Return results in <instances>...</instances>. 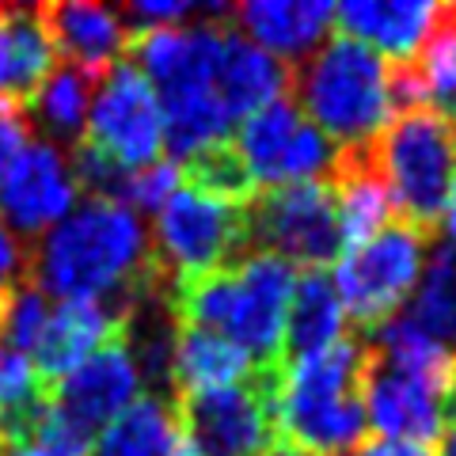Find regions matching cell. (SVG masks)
Listing matches in <instances>:
<instances>
[{
  "label": "cell",
  "instance_id": "obj_1",
  "mask_svg": "<svg viewBox=\"0 0 456 456\" xmlns=\"http://www.w3.org/2000/svg\"><path fill=\"white\" fill-rule=\"evenodd\" d=\"M27 281L46 301H88L118 312H130L141 293L160 285L141 213L99 198H84L38 244H31Z\"/></svg>",
  "mask_w": 456,
  "mask_h": 456
},
{
  "label": "cell",
  "instance_id": "obj_2",
  "mask_svg": "<svg viewBox=\"0 0 456 456\" xmlns=\"http://www.w3.org/2000/svg\"><path fill=\"white\" fill-rule=\"evenodd\" d=\"M293 281V263L251 251L232 266L175 281L167 289V308L179 327H198L236 342L255 365H285L281 338Z\"/></svg>",
  "mask_w": 456,
  "mask_h": 456
},
{
  "label": "cell",
  "instance_id": "obj_3",
  "mask_svg": "<svg viewBox=\"0 0 456 456\" xmlns=\"http://www.w3.org/2000/svg\"><path fill=\"white\" fill-rule=\"evenodd\" d=\"M285 456H354L369 441L365 342L342 335L312 358L289 362L274 399Z\"/></svg>",
  "mask_w": 456,
  "mask_h": 456
},
{
  "label": "cell",
  "instance_id": "obj_4",
  "mask_svg": "<svg viewBox=\"0 0 456 456\" xmlns=\"http://www.w3.org/2000/svg\"><path fill=\"white\" fill-rule=\"evenodd\" d=\"M293 107L338 149L369 145L392 118L388 61L346 35H327L305 61L289 65Z\"/></svg>",
  "mask_w": 456,
  "mask_h": 456
},
{
  "label": "cell",
  "instance_id": "obj_5",
  "mask_svg": "<svg viewBox=\"0 0 456 456\" xmlns=\"http://www.w3.org/2000/svg\"><path fill=\"white\" fill-rule=\"evenodd\" d=\"M369 145L392 198V217L411 232L434 240L456 175V122L441 118L430 107L392 114Z\"/></svg>",
  "mask_w": 456,
  "mask_h": 456
},
{
  "label": "cell",
  "instance_id": "obj_6",
  "mask_svg": "<svg viewBox=\"0 0 456 456\" xmlns=\"http://www.w3.org/2000/svg\"><path fill=\"white\" fill-rule=\"evenodd\" d=\"M152 270L164 293L183 278L232 266L248 255V209L224 206L183 187L156 209L152 224Z\"/></svg>",
  "mask_w": 456,
  "mask_h": 456
},
{
  "label": "cell",
  "instance_id": "obj_7",
  "mask_svg": "<svg viewBox=\"0 0 456 456\" xmlns=\"http://www.w3.org/2000/svg\"><path fill=\"white\" fill-rule=\"evenodd\" d=\"M281 373L285 365H255L244 384L171 399L194 456H274V399Z\"/></svg>",
  "mask_w": 456,
  "mask_h": 456
},
{
  "label": "cell",
  "instance_id": "obj_8",
  "mask_svg": "<svg viewBox=\"0 0 456 456\" xmlns=\"http://www.w3.org/2000/svg\"><path fill=\"white\" fill-rule=\"evenodd\" d=\"M251 251L278 255L305 270H323L342 259V228L331 183L312 179L255 194L248 206V255Z\"/></svg>",
  "mask_w": 456,
  "mask_h": 456
},
{
  "label": "cell",
  "instance_id": "obj_9",
  "mask_svg": "<svg viewBox=\"0 0 456 456\" xmlns=\"http://www.w3.org/2000/svg\"><path fill=\"white\" fill-rule=\"evenodd\" d=\"M426 244H434V240L392 221L373 240H365L362 248H350L338 259L331 281L338 289L342 312L354 323V335H369L399 312L407 293L419 285Z\"/></svg>",
  "mask_w": 456,
  "mask_h": 456
},
{
  "label": "cell",
  "instance_id": "obj_10",
  "mask_svg": "<svg viewBox=\"0 0 456 456\" xmlns=\"http://www.w3.org/2000/svg\"><path fill=\"white\" fill-rule=\"evenodd\" d=\"M236 152L248 164L251 179L259 191L270 187H289V183H312V179H331L338 145H331L301 110L293 107L289 95L266 103L244 118L236 134Z\"/></svg>",
  "mask_w": 456,
  "mask_h": 456
},
{
  "label": "cell",
  "instance_id": "obj_11",
  "mask_svg": "<svg viewBox=\"0 0 456 456\" xmlns=\"http://www.w3.org/2000/svg\"><path fill=\"white\" fill-rule=\"evenodd\" d=\"M84 141L126 171H141L160 160V103H156L152 84L130 61H118L95 84L88 122H84Z\"/></svg>",
  "mask_w": 456,
  "mask_h": 456
},
{
  "label": "cell",
  "instance_id": "obj_12",
  "mask_svg": "<svg viewBox=\"0 0 456 456\" xmlns=\"http://www.w3.org/2000/svg\"><path fill=\"white\" fill-rule=\"evenodd\" d=\"M73 202L77 183L69 171V156L31 137L0 179V221L12 228L20 244L31 248L57 221L69 217Z\"/></svg>",
  "mask_w": 456,
  "mask_h": 456
},
{
  "label": "cell",
  "instance_id": "obj_13",
  "mask_svg": "<svg viewBox=\"0 0 456 456\" xmlns=\"http://www.w3.org/2000/svg\"><path fill=\"white\" fill-rule=\"evenodd\" d=\"M137 392H141L137 365L118 331L61 384H53V415L80 437L99 441V434L134 403Z\"/></svg>",
  "mask_w": 456,
  "mask_h": 456
},
{
  "label": "cell",
  "instance_id": "obj_14",
  "mask_svg": "<svg viewBox=\"0 0 456 456\" xmlns=\"http://www.w3.org/2000/svg\"><path fill=\"white\" fill-rule=\"evenodd\" d=\"M365 419L377 441H407L430 449L441 441V388L403 373L365 346Z\"/></svg>",
  "mask_w": 456,
  "mask_h": 456
},
{
  "label": "cell",
  "instance_id": "obj_15",
  "mask_svg": "<svg viewBox=\"0 0 456 456\" xmlns=\"http://www.w3.org/2000/svg\"><path fill=\"white\" fill-rule=\"evenodd\" d=\"M42 27L53 46V57H61L69 69L103 80L130 42V27L118 16V8L95 4V0H53L38 4Z\"/></svg>",
  "mask_w": 456,
  "mask_h": 456
},
{
  "label": "cell",
  "instance_id": "obj_16",
  "mask_svg": "<svg viewBox=\"0 0 456 456\" xmlns=\"http://www.w3.org/2000/svg\"><path fill=\"white\" fill-rule=\"evenodd\" d=\"M122 323H126V312L107 308V305H88V301L57 305L50 312L46 327H42L35 350L27 354V362H31L38 380L46 388H53L73 369L88 362L99 346H107L122 331Z\"/></svg>",
  "mask_w": 456,
  "mask_h": 456
},
{
  "label": "cell",
  "instance_id": "obj_17",
  "mask_svg": "<svg viewBox=\"0 0 456 456\" xmlns=\"http://www.w3.org/2000/svg\"><path fill=\"white\" fill-rule=\"evenodd\" d=\"M209 92L221 103L228 126H232L240 118H251L255 110H263L266 103H274V99L289 92V61L259 50L255 42H248L224 23Z\"/></svg>",
  "mask_w": 456,
  "mask_h": 456
},
{
  "label": "cell",
  "instance_id": "obj_18",
  "mask_svg": "<svg viewBox=\"0 0 456 456\" xmlns=\"http://www.w3.org/2000/svg\"><path fill=\"white\" fill-rule=\"evenodd\" d=\"M437 20V4L426 0H346L335 4V27L362 46L377 50L384 61H411L430 27Z\"/></svg>",
  "mask_w": 456,
  "mask_h": 456
},
{
  "label": "cell",
  "instance_id": "obj_19",
  "mask_svg": "<svg viewBox=\"0 0 456 456\" xmlns=\"http://www.w3.org/2000/svg\"><path fill=\"white\" fill-rule=\"evenodd\" d=\"M53 46L42 27L38 4H0V103L31 110L35 95L53 73Z\"/></svg>",
  "mask_w": 456,
  "mask_h": 456
},
{
  "label": "cell",
  "instance_id": "obj_20",
  "mask_svg": "<svg viewBox=\"0 0 456 456\" xmlns=\"http://www.w3.org/2000/svg\"><path fill=\"white\" fill-rule=\"evenodd\" d=\"M228 20H236L248 42L293 65L305 61L327 38L335 4L327 0H251V4H232Z\"/></svg>",
  "mask_w": 456,
  "mask_h": 456
},
{
  "label": "cell",
  "instance_id": "obj_21",
  "mask_svg": "<svg viewBox=\"0 0 456 456\" xmlns=\"http://www.w3.org/2000/svg\"><path fill=\"white\" fill-rule=\"evenodd\" d=\"M346 331V312H342L338 289L327 270H305L293 281L289 312H285V338H281V362H301L312 354L327 350Z\"/></svg>",
  "mask_w": 456,
  "mask_h": 456
},
{
  "label": "cell",
  "instance_id": "obj_22",
  "mask_svg": "<svg viewBox=\"0 0 456 456\" xmlns=\"http://www.w3.org/2000/svg\"><path fill=\"white\" fill-rule=\"evenodd\" d=\"M92 456H194L183 437L171 395H137L114 419L103 437L95 441Z\"/></svg>",
  "mask_w": 456,
  "mask_h": 456
},
{
  "label": "cell",
  "instance_id": "obj_23",
  "mask_svg": "<svg viewBox=\"0 0 456 456\" xmlns=\"http://www.w3.org/2000/svg\"><path fill=\"white\" fill-rule=\"evenodd\" d=\"M251 373L255 362L236 342L213 331H198V327H179L175 350H171V399L244 384Z\"/></svg>",
  "mask_w": 456,
  "mask_h": 456
},
{
  "label": "cell",
  "instance_id": "obj_24",
  "mask_svg": "<svg viewBox=\"0 0 456 456\" xmlns=\"http://www.w3.org/2000/svg\"><path fill=\"white\" fill-rule=\"evenodd\" d=\"M95 95V80L77 73V69H53L42 84V92L35 95L31 110H27V122H31V134L46 145L69 152L84 137V122H88V107Z\"/></svg>",
  "mask_w": 456,
  "mask_h": 456
},
{
  "label": "cell",
  "instance_id": "obj_25",
  "mask_svg": "<svg viewBox=\"0 0 456 456\" xmlns=\"http://www.w3.org/2000/svg\"><path fill=\"white\" fill-rule=\"evenodd\" d=\"M403 316L456 358V244H434L419 274L415 301Z\"/></svg>",
  "mask_w": 456,
  "mask_h": 456
},
{
  "label": "cell",
  "instance_id": "obj_26",
  "mask_svg": "<svg viewBox=\"0 0 456 456\" xmlns=\"http://www.w3.org/2000/svg\"><path fill=\"white\" fill-rule=\"evenodd\" d=\"M179 183L213 198V202L240 206V209H248L255 202V194H259L232 141H217V145H206L194 156H187V160H179Z\"/></svg>",
  "mask_w": 456,
  "mask_h": 456
},
{
  "label": "cell",
  "instance_id": "obj_27",
  "mask_svg": "<svg viewBox=\"0 0 456 456\" xmlns=\"http://www.w3.org/2000/svg\"><path fill=\"white\" fill-rule=\"evenodd\" d=\"M411 61L422 77L430 110L456 122V4H437V20Z\"/></svg>",
  "mask_w": 456,
  "mask_h": 456
},
{
  "label": "cell",
  "instance_id": "obj_28",
  "mask_svg": "<svg viewBox=\"0 0 456 456\" xmlns=\"http://www.w3.org/2000/svg\"><path fill=\"white\" fill-rule=\"evenodd\" d=\"M179 191V164H171V160H156L149 167H141L134 171V179H130V206L134 213H156L171 194Z\"/></svg>",
  "mask_w": 456,
  "mask_h": 456
},
{
  "label": "cell",
  "instance_id": "obj_29",
  "mask_svg": "<svg viewBox=\"0 0 456 456\" xmlns=\"http://www.w3.org/2000/svg\"><path fill=\"white\" fill-rule=\"evenodd\" d=\"M31 274V248L12 236V228L0 221V305L20 289Z\"/></svg>",
  "mask_w": 456,
  "mask_h": 456
},
{
  "label": "cell",
  "instance_id": "obj_30",
  "mask_svg": "<svg viewBox=\"0 0 456 456\" xmlns=\"http://www.w3.org/2000/svg\"><path fill=\"white\" fill-rule=\"evenodd\" d=\"M31 122H27V114L16 110V107H4L0 103V179H4V171L12 167V160L23 152V145L31 141Z\"/></svg>",
  "mask_w": 456,
  "mask_h": 456
},
{
  "label": "cell",
  "instance_id": "obj_31",
  "mask_svg": "<svg viewBox=\"0 0 456 456\" xmlns=\"http://www.w3.org/2000/svg\"><path fill=\"white\" fill-rule=\"evenodd\" d=\"M354 456H434L422 445H407V441H365Z\"/></svg>",
  "mask_w": 456,
  "mask_h": 456
},
{
  "label": "cell",
  "instance_id": "obj_32",
  "mask_svg": "<svg viewBox=\"0 0 456 456\" xmlns=\"http://www.w3.org/2000/svg\"><path fill=\"white\" fill-rule=\"evenodd\" d=\"M441 426H456V362L445 377V388H441Z\"/></svg>",
  "mask_w": 456,
  "mask_h": 456
},
{
  "label": "cell",
  "instance_id": "obj_33",
  "mask_svg": "<svg viewBox=\"0 0 456 456\" xmlns=\"http://www.w3.org/2000/svg\"><path fill=\"white\" fill-rule=\"evenodd\" d=\"M445 228H449V236H452V244H456V175H452V183H449V198H445Z\"/></svg>",
  "mask_w": 456,
  "mask_h": 456
},
{
  "label": "cell",
  "instance_id": "obj_34",
  "mask_svg": "<svg viewBox=\"0 0 456 456\" xmlns=\"http://www.w3.org/2000/svg\"><path fill=\"white\" fill-rule=\"evenodd\" d=\"M0 456H50L46 449L38 445V441H20V445H4Z\"/></svg>",
  "mask_w": 456,
  "mask_h": 456
},
{
  "label": "cell",
  "instance_id": "obj_35",
  "mask_svg": "<svg viewBox=\"0 0 456 456\" xmlns=\"http://www.w3.org/2000/svg\"><path fill=\"white\" fill-rule=\"evenodd\" d=\"M437 445H441V456H456V426H452V430L441 434Z\"/></svg>",
  "mask_w": 456,
  "mask_h": 456
},
{
  "label": "cell",
  "instance_id": "obj_36",
  "mask_svg": "<svg viewBox=\"0 0 456 456\" xmlns=\"http://www.w3.org/2000/svg\"><path fill=\"white\" fill-rule=\"evenodd\" d=\"M274 456H285V452H281V449H278V452H274Z\"/></svg>",
  "mask_w": 456,
  "mask_h": 456
}]
</instances>
